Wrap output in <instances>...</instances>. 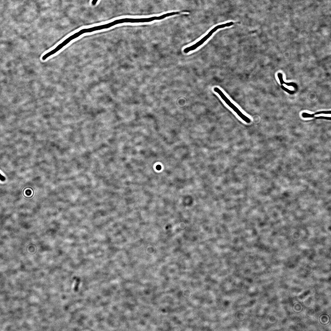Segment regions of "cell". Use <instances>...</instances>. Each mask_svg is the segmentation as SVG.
I'll return each instance as SVG.
<instances>
[{
  "instance_id": "cell-4",
  "label": "cell",
  "mask_w": 331,
  "mask_h": 331,
  "mask_svg": "<svg viewBox=\"0 0 331 331\" xmlns=\"http://www.w3.org/2000/svg\"><path fill=\"white\" fill-rule=\"evenodd\" d=\"M161 168V166L159 165H157L156 167V169L158 170H160Z\"/></svg>"
},
{
  "instance_id": "cell-3",
  "label": "cell",
  "mask_w": 331,
  "mask_h": 331,
  "mask_svg": "<svg viewBox=\"0 0 331 331\" xmlns=\"http://www.w3.org/2000/svg\"><path fill=\"white\" fill-rule=\"evenodd\" d=\"M136 22V18H126L119 19L108 23L91 27L92 32L104 29H107L117 24L124 23H135Z\"/></svg>"
},
{
  "instance_id": "cell-2",
  "label": "cell",
  "mask_w": 331,
  "mask_h": 331,
  "mask_svg": "<svg viewBox=\"0 0 331 331\" xmlns=\"http://www.w3.org/2000/svg\"><path fill=\"white\" fill-rule=\"evenodd\" d=\"M234 23L233 22H230L217 25L212 29L206 35L196 43L189 47L185 48L183 51L184 52L186 53L189 52L191 51L195 50L200 46L202 45L212 35V34L218 29L224 28L226 27L230 26L232 25Z\"/></svg>"
},
{
  "instance_id": "cell-1",
  "label": "cell",
  "mask_w": 331,
  "mask_h": 331,
  "mask_svg": "<svg viewBox=\"0 0 331 331\" xmlns=\"http://www.w3.org/2000/svg\"><path fill=\"white\" fill-rule=\"evenodd\" d=\"M214 90L219 95L226 104L242 120L247 123H250L251 120L244 114L219 89L215 87L214 88Z\"/></svg>"
}]
</instances>
